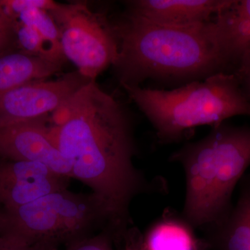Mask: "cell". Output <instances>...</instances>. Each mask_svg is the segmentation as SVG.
Returning <instances> with one entry per match:
<instances>
[{
  "mask_svg": "<svg viewBox=\"0 0 250 250\" xmlns=\"http://www.w3.org/2000/svg\"><path fill=\"white\" fill-rule=\"evenodd\" d=\"M50 126L56 147L71 166L72 177L86 184L101 204L107 231L122 241L129 231V207L147 188L134 166L131 118L123 104L91 81L56 111Z\"/></svg>",
  "mask_w": 250,
  "mask_h": 250,
  "instance_id": "6da1fadb",
  "label": "cell"
},
{
  "mask_svg": "<svg viewBox=\"0 0 250 250\" xmlns=\"http://www.w3.org/2000/svg\"><path fill=\"white\" fill-rule=\"evenodd\" d=\"M16 46V21L8 14L0 0V55L15 50Z\"/></svg>",
  "mask_w": 250,
  "mask_h": 250,
  "instance_id": "ac0fdd59",
  "label": "cell"
},
{
  "mask_svg": "<svg viewBox=\"0 0 250 250\" xmlns=\"http://www.w3.org/2000/svg\"><path fill=\"white\" fill-rule=\"evenodd\" d=\"M79 71L53 81L31 82L0 95V125L48 116L91 82Z\"/></svg>",
  "mask_w": 250,
  "mask_h": 250,
  "instance_id": "52a82bcc",
  "label": "cell"
},
{
  "mask_svg": "<svg viewBox=\"0 0 250 250\" xmlns=\"http://www.w3.org/2000/svg\"><path fill=\"white\" fill-rule=\"evenodd\" d=\"M48 12L58 27L64 57L82 75L95 80L115 63L119 49L118 36L104 15L94 12L83 1L57 2Z\"/></svg>",
  "mask_w": 250,
  "mask_h": 250,
  "instance_id": "8992f818",
  "label": "cell"
},
{
  "mask_svg": "<svg viewBox=\"0 0 250 250\" xmlns=\"http://www.w3.org/2000/svg\"><path fill=\"white\" fill-rule=\"evenodd\" d=\"M14 20L35 29L43 39L54 61L63 63L66 59L62 53L59 29L48 11L41 9L23 11Z\"/></svg>",
  "mask_w": 250,
  "mask_h": 250,
  "instance_id": "9a60e30c",
  "label": "cell"
},
{
  "mask_svg": "<svg viewBox=\"0 0 250 250\" xmlns=\"http://www.w3.org/2000/svg\"><path fill=\"white\" fill-rule=\"evenodd\" d=\"M234 0H134L127 14L145 21L184 27L210 22L228 9Z\"/></svg>",
  "mask_w": 250,
  "mask_h": 250,
  "instance_id": "30bf717a",
  "label": "cell"
},
{
  "mask_svg": "<svg viewBox=\"0 0 250 250\" xmlns=\"http://www.w3.org/2000/svg\"><path fill=\"white\" fill-rule=\"evenodd\" d=\"M186 177L183 218L191 228L208 229L231 208V195L250 166V127L226 123L203 139L171 154Z\"/></svg>",
  "mask_w": 250,
  "mask_h": 250,
  "instance_id": "3957f363",
  "label": "cell"
},
{
  "mask_svg": "<svg viewBox=\"0 0 250 250\" xmlns=\"http://www.w3.org/2000/svg\"><path fill=\"white\" fill-rule=\"evenodd\" d=\"M1 2L13 19L23 11L33 9L49 11L57 4L51 0H1Z\"/></svg>",
  "mask_w": 250,
  "mask_h": 250,
  "instance_id": "ffe728a7",
  "label": "cell"
},
{
  "mask_svg": "<svg viewBox=\"0 0 250 250\" xmlns=\"http://www.w3.org/2000/svg\"><path fill=\"white\" fill-rule=\"evenodd\" d=\"M191 228L183 219L166 216L154 224L144 236L146 250H199V241Z\"/></svg>",
  "mask_w": 250,
  "mask_h": 250,
  "instance_id": "5bb4252c",
  "label": "cell"
},
{
  "mask_svg": "<svg viewBox=\"0 0 250 250\" xmlns=\"http://www.w3.org/2000/svg\"><path fill=\"white\" fill-rule=\"evenodd\" d=\"M123 250H146L144 236L138 230L129 229L123 239Z\"/></svg>",
  "mask_w": 250,
  "mask_h": 250,
  "instance_id": "7402d4cb",
  "label": "cell"
},
{
  "mask_svg": "<svg viewBox=\"0 0 250 250\" xmlns=\"http://www.w3.org/2000/svg\"><path fill=\"white\" fill-rule=\"evenodd\" d=\"M224 54L236 67L250 48V0H234L233 4L213 18Z\"/></svg>",
  "mask_w": 250,
  "mask_h": 250,
  "instance_id": "4fadbf2b",
  "label": "cell"
},
{
  "mask_svg": "<svg viewBox=\"0 0 250 250\" xmlns=\"http://www.w3.org/2000/svg\"><path fill=\"white\" fill-rule=\"evenodd\" d=\"M245 95L250 102V48L243 54L233 72Z\"/></svg>",
  "mask_w": 250,
  "mask_h": 250,
  "instance_id": "44dd1931",
  "label": "cell"
},
{
  "mask_svg": "<svg viewBox=\"0 0 250 250\" xmlns=\"http://www.w3.org/2000/svg\"><path fill=\"white\" fill-rule=\"evenodd\" d=\"M114 27L119 49L113 65L121 85H139L147 80L188 83L231 73L213 19L177 27L127 14Z\"/></svg>",
  "mask_w": 250,
  "mask_h": 250,
  "instance_id": "7a4b0ae2",
  "label": "cell"
},
{
  "mask_svg": "<svg viewBox=\"0 0 250 250\" xmlns=\"http://www.w3.org/2000/svg\"><path fill=\"white\" fill-rule=\"evenodd\" d=\"M114 238L104 230L93 236H86L66 246L65 250H113Z\"/></svg>",
  "mask_w": 250,
  "mask_h": 250,
  "instance_id": "d6986e66",
  "label": "cell"
},
{
  "mask_svg": "<svg viewBox=\"0 0 250 250\" xmlns=\"http://www.w3.org/2000/svg\"><path fill=\"white\" fill-rule=\"evenodd\" d=\"M47 118L0 125V159L42 163L70 178L71 166L52 141Z\"/></svg>",
  "mask_w": 250,
  "mask_h": 250,
  "instance_id": "ba28073f",
  "label": "cell"
},
{
  "mask_svg": "<svg viewBox=\"0 0 250 250\" xmlns=\"http://www.w3.org/2000/svg\"><path fill=\"white\" fill-rule=\"evenodd\" d=\"M107 226L101 204L93 195L66 189L52 192L16 209L0 210V223L33 241L66 246L88 236L100 222Z\"/></svg>",
  "mask_w": 250,
  "mask_h": 250,
  "instance_id": "5b68a950",
  "label": "cell"
},
{
  "mask_svg": "<svg viewBox=\"0 0 250 250\" xmlns=\"http://www.w3.org/2000/svg\"><path fill=\"white\" fill-rule=\"evenodd\" d=\"M0 250H58V247L33 241L0 223Z\"/></svg>",
  "mask_w": 250,
  "mask_h": 250,
  "instance_id": "e0dca14e",
  "label": "cell"
},
{
  "mask_svg": "<svg viewBox=\"0 0 250 250\" xmlns=\"http://www.w3.org/2000/svg\"><path fill=\"white\" fill-rule=\"evenodd\" d=\"M62 65L20 49L0 55V95L31 82L46 80L60 71Z\"/></svg>",
  "mask_w": 250,
  "mask_h": 250,
  "instance_id": "7c38bea8",
  "label": "cell"
},
{
  "mask_svg": "<svg viewBox=\"0 0 250 250\" xmlns=\"http://www.w3.org/2000/svg\"><path fill=\"white\" fill-rule=\"evenodd\" d=\"M67 179L42 163L0 159V210L16 209L66 189Z\"/></svg>",
  "mask_w": 250,
  "mask_h": 250,
  "instance_id": "9c48e42d",
  "label": "cell"
},
{
  "mask_svg": "<svg viewBox=\"0 0 250 250\" xmlns=\"http://www.w3.org/2000/svg\"><path fill=\"white\" fill-rule=\"evenodd\" d=\"M205 232L207 249L250 250V175L242 181L236 205Z\"/></svg>",
  "mask_w": 250,
  "mask_h": 250,
  "instance_id": "8fae6325",
  "label": "cell"
},
{
  "mask_svg": "<svg viewBox=\"0 0 250 250\" xmlns=\"http://www.w3.org/2000/svg\"><path fill=\"white\" fill-rule=\"evenodd\" d=\"M155 129L161 143L178 142L203 125L250 116V102L234 73H219L172 90L121 85Z\"/></svg>",
  "mask_w": 250,
  "mask_h": 250,
  "instance_id": "277c9868",
  "label": "cell"
},
{
  "mask_svg": "<svg viewBox=\"0 0 250 250\" xmlns=\"http://www.w3.org/2000/svg\"><path fill=\"white\" fill-rule=\"evenodd\" d=\"M16 31L17 46L20 50L56 62L52 59L43 39L35 29L16 22Z\"/></svg>",
  "mask_w": 250,
  "mask_h": 250,
  "instance_id": "2e32d148",
  "label": "cell"
}]
</instances>
